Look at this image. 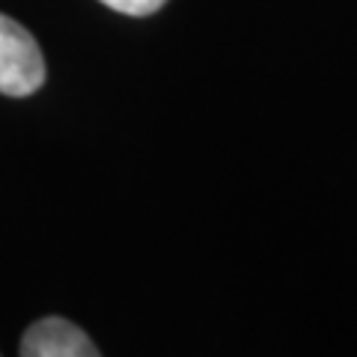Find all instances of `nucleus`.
I'll return each instance as SVG.
<instances>
[{
  "label": "nucleus",
  "mask_w": 357,
  "mask_h": 357,
  "mask_svg": "<svg viewBox=\"0 0 357 357\" xmlns=\"http://www.w3.org/2000/svg\"><path fill=\"white\" fill-rule=\"evenodd\" d=\"M45 84V57L27 27L0 13V93L24 98Z\"/></svg>",
  "instance_id": "1"
},
{
  "label": "nucleus",
  "mask_w": 357,
  "mask_h": 357,
  "mask_svg": "<svg viewBox=\"0 0 357 357\" xmlns=\"http://www.w3.org/2000/svg\"><path fill=\"white\" fill-rule=\"evenodd\" d=\"M102 3L122 15H152V13H158L167 0H102Z\"/></svg>",
  "instance_id": "3"
},
{
  "label": "nucleus",
  "mask_w": 357,
  "mask_h": 357,
  "mask_svg": "<svg viewBox=\"0 0 357 357\" xmlns=\"http://www.w3.org/2000/svg\"><path fill=\"white\" fill-rule=\"evenodd\" d=\"M24 357H98V349L86 333L66 319H42L21 337Z\"/></svg>",
  "instance_id": "2"
}]
</instances>
